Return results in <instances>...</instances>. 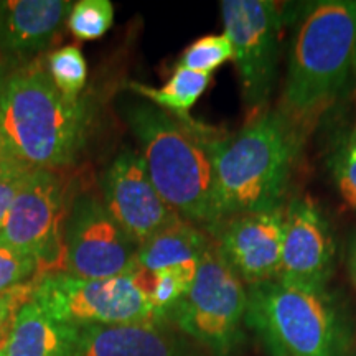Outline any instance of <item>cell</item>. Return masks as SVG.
<instances>
[{"label": "cell", "instance_id": "cell-26", "mask_svg": "<svg viewBox=\"0 0 356 356\" xmlns=\"http://www.w3.org/2000/svg\"><path fill=\"white\" fill-rule=\"evenodd\" d=\"M17 157L12 154L10 147H8L6 137H3L2 129H0V168H3L7 163H10L12 160H15Z\"/></svg>", "mask_w": 356, "mask_h": 356}, {"label": "cell", "instance_id": "cell-20", "mask_svg": "<svg viewBox=\"0 0 356 356\" xmlns=\"http://www.w3.org/2000/svg\"><path fill=\"white\" fill-rule=\"evenodd\" d=\"M114 7L109 0H79L68 15V29L78 40H97L109 32Z\"/></svg>", "mask_w": 356, "mask_h": 356}, {"label": "cell", "instance_id": "cell-14", "mask_svg": "<svg viewBox=\"0 0 356 356\" xmlns=\"http://www.w3.org/2000/svg\"><path fill=\"white\" fill-rule=\"evenodd\" d=\"M73 8L68 0H8L0 6V58L17 66L48 48Z\"/></svg>", "mask_w": 356, "mask_h": 356}, {"label": "cell", "instance_id": "cell-23", "mask_svg": "<svg viewBox=\"0 0 356 356\" xmlns=\"http://www.w3.org/2000/svg\"><path fill=\"white\" fill-rule=\"evenodd\" d=\"M38 266L32 256L0 246V293L37 279Z\"/></svg>", "mask_w": 356, "mask_h": 356}, {"label": "cell", "instance_id": "cell-29", "mask_svg": "<svg viewBox=\"0 0 356 356\" xmlns=\"http://www.w3.org/2000/svg\"><path fill=\"white\" fill-rule=\"evenodd\" d=\"M351 134H353V137L356 139V122H355V127H353V131H351Z\"/></svg>", "mask_w": 356, "mask_h": 356}, {"label": "cell", "instance_id": "cell-12", "mask_svg": "<svg viewBox=\"0 0 356 356\" xmlns=\"http://www.w3.org/2000/svg\"><path fill=\"white\" fill-rule=\"evenodd\" d=\"M337 257V244L327 216L309 197L286 204L282 254L277 280L291 286L327 289Z\"/></svg>", "mask_w": 356, "mask_h": 356}, {"label": "cell", "instance_id": "cell-18", "mask_svg": "<svg viewBox=\"0 0 356 356\" xmlns=\"http://www.w3.org/2000/svg\"><path fill=\"white\" fill-rule=\"evenodd\" d=\"M210 79L211 74L177 66L172 78L162 88L157 89L136 81L127 83V88L181 121H190V109L207 91Z\"/></svg>", "mask_w": 356, "mask_h": 356}, {"label": "cell", "instance_id": "cell-5", "mask_svg": "<svg viewBox=\"0 0 356 356\" xmlns=\"http://www.w3.org/2000/svg\"><path fill=\"white\" fill-rule=\"evenodd\" d=\"M246 325L270 356H348V325L327 289L277 279L249 286Z\"/></svg>", "mask_w": 356, "mask_h": 356}, {"label": "cell", "instance_id": "cell-2", "mask_svg": "<svg viewBox=\"0 0 356 356\" xmlns=\"http://www.w3.org/2000/svg\"><path fill=\"white\" fill-rule=\"evenodd\" d=\"M356 70V2L322 0L293 35L279 111L305 134L343 92Z\"/></svg>", "mask_w": 356, "mask_h": 356}, {"label": "cell", "instance_id": "cell-1", "mask_svg": "<svg viewBox=\"0 0 356 356\" xmlns=\"http://www.w3.org/2000/svg\"><path fill=\"white\" fill-rule=\"evenodd\" d=\"M122 115L160 197L185 221L210 229L215 225V154L225 136L147 102L126 106Z\"/></svg>", "mask_w": 356, "mask_h": 356}, {"label": "cell", "instance_id": "cell-11", "mask_svg": "<svg viewBox=\"0 0 356 356\" xmlns=\"http://www.w3.org/2000/svg\"><path fill=\"white\" fill-rule=\"evenodd\" d=\"M286 204L234 215L207 231L231 269L249 286L275 280L282 254Z\"/></svg>", "mask_w": 356, "mask_h": 356}, {"label": "cell", "instance_id": "cell-3", "mask_svg": "<svg viewBox=\"0 0 356 356\" xmlns=\"http://www.w3.org/2000/svg\"><path fill=\"white\" fill-rule=\"evenodd\" d=\"M304 137L279 108L267 109L238 134L222 137L215 154V225L241 213L284 207Z\"/></svg>", "mask_w": 356, "mask_h": 356}, {"label": "cell", "instance_id": "cell-15", "mask_svg": "<svg viewBox=\"0 0 356 356\" xmlns=\"http://www.w3.org/2000/svg\"><path fill=\"white\" fill-rule=\"evenodd\" d=\"M74 356H198L168 322L79 328Z\"/></svg>", "mask_w": 356, "mask_h": 356}, {"label": "cell", "instance_id": "cell-21", "mask_svg": "<svg viewBox=\"0 0 356 356\" xmlns=\"http://www.w3.org/2000/svg\"><path fill=\"white\" fill-rule=\"evenodd\" d=\"M233 47H231V42L225 33L207 35V37L198 38L197 42L191 43L181 53L177 66L198 71V73L211 74L222 63L233 60Z\"/></svg>", "mask_w": 356, "mask_h": 356}, {"label": "cell", "instance_id": "cell-24", "mask_svg": "<svg viewBox=\"0 0 356 356\" xmlns=\"http://www.w3.org/2000/svg\"><path fill=\"white\" fill-rule=\"evenodd\" d=\"M35 168L26 165L25 162L15 159L6 167L0 168V228L6 222V218L10 211L13 202L19 197Z\"/></svg>", "mask_w": 356, "mask_h": 356}, {"label": "cell", "instance_id": "cell-27", "mask_svg": "<svg viewBox=\"0 0 356 356\" xmlns=\"http://www.w3.org/2000/svg\"><path fill=\"white\" fill-rule=\"evenodd\" d=\"M348 266H350V275L353 279L355 289H356V234L353 236L350 244V252H348Z\"/></svg>", "mask_w": 356, "mask_h": 356}, {"label": "cell", "instance_id": "cell-30", "mask_svg": "<svg viewBox=\"0 0 356 356\" xmlns=\"http://www.w3.org/2000/svg\"><path fill=\"white\" fill-rule=\"evenodd\" d=\"M0 6H2V2H0Z\"/></svg>", "mask_w": 356, "mask_h": 356}, {"label": "cell", "instance_id": "cell-16", "mask_svg": "<svg viewBox=\"0 0 356 356\" xmlns=\"http://www.w3.org/2000/svg\"><path fill=\"white\" fill-rule=\"evenodd\" d=\"M79 328L51 318L30 300L13 318L0 356H74Z\"/></svg>", "mask_w": 356, "mask_h": 356}, {"label": "cell", "instance_id": "cell-19", "mask_svg": "<svg viewBox=\"0 0 356 356\" xmlns=\"http://www.w3.org/2000/svg\"><path fill=\"white\" fill-rule=\"evenodd\" d=\"M48 76L58 91L66 99L78 101L79 95L86 86L88 65L81 48L76 44H66L51 51L44 60Z\"/></svg>", "mask_w": 356, "mask_h": 356}, {"label": "cell", "instance_id": "cell-17", "mask_svg": "<svg viewBox=\"0 0 356 356\" xmlns=\"http://www.w3.org/2000/svg\"><path fill=\"white\" fill-rule=\"evenodd\" d=\"M211 243L207 231L180 218L140 244L136 257L137 267L145 273L198 269Z\"/></svg>", "mask_w": 356, "mask_h": 356}, {"label": "cell", "instance_id": "cell-13", "mask_svg": "<svg viewBox=\"0 0 356 356\" xmlns=\"http://www.w3.org/2000/svg\"><path fill=\"white\" fill-rule=\"evenodd\" d=\"M104 203L119 225L137 244L180 220L160 197L140 152L124 149L102 177Z\"/></svg>", "mask_w": 356, "mask_h": 356}, {"label": "cell", "instance_id": "cell-22", "mask_svg": "<svg viewBox=\"0 0 356 356\" xmlns=\"http://www.w3.org/2000/svg\"><path fill=\"white\" fill-rule=\"evenodd\" d=\"M328 168L340 197L356 211V139L353 134H346L337 142L328 159Z\"/></svg>", "mask_w": 356, "mask_h": 356}, {"label": "cell", "instance_id": "cell-28", "mask_svg": "<svg viewBox=\"0 0 356 356\" xmlns=\"http://www.w3.org/2000/svg\"><path fill=\"white\" fill-rule=\"evenodd\" d=\"M7 78H8L7 65H6V61L0 58V96H2V91H3V86H6Z\"/></svg>", "mask_w": 356, "mask_h": 356}, {"label": "cell", "instance_id": "cell-7", "mask_svg": "<svg viewBox=\"0 0 356 356\" xmlns=\"http://www.w3.org/2000/svg\"><path fill=\"white\" fill-rule=\"evenodd\" d=\"M32 300L51 318L76 328L163 322L147 299L137 270L109 279L48 274L37 280Z\"/></svg>", "mask_w": 356, "mask_h": 356}, {"label": "cell", "instance_id": "cell-8", "mask_svg": "<svg viewBox=\"0 0 356 356\" xmlns=\"http://www.w3.org/2000/svg\"><path fill=\"white\" fill-rule=\"evenodd\" d=\"M225 35L241 81L249 121L266 113L277 79L282 10L270 0H222Z\"/></svg>", "mask_w": 356, "mask_h": 356}, {"label": "cell", "instance_id": "cell-4", "mask_svg": "<svg viewBox=\"0 0 356 356\" xmlns=\"http://www.w3.org/2000/svg\"><path fill=\"white\" fill-rule=\"evenodd\" d=\"M89 124L84 101L55 88L44 60L17 66L0 96V129L12 154L26 165L51 170L71 165L81 152Z\"/></svg>", "mask_w": 356, "mask_h": 356}, {"label": "cell", "instance_id": "cell-9", "mask_svg": "<svg viewBox=\"0 0 356 356\" xmlns=\"http://www.w3.org/2000/svg\"><path fill=\"white\" fill-rule=\"evenodd\" d=\"M65 186L58 173L35 168L0 228V246L37 261V279L65 273Z\"/></svg>", "mask_w": 356, "mask_h": 356}, {"label": "cell", "instance_id": "cell-6", "mask_svg": "<svg viewBox=\"0 0 356 356\" xmlns=\"http://www.w3.org/2000/svg\"><path fill=\"white\" fill-rule=\"evenodd\" d=\"M246 310V284L211 243L200 262L193 284L167 315V322L198 341L213 356H236L244 343Z\"/></svg>", "mask_w": 356, "mask_h": 356}, {"label": "cell", "instance_id": "cell-10", "mask_svg": "<svg viewBox=\"0 0 356 356\" xmlns=\"http://www.w3.org/2000/svg\"><path fill=\"white\" fill-rule=\"evenodd\" d=\"M139 244L126 233L96 195L71 202L65 218V274L109 279L137 270Z\"/></svg>", "mask_w": 356, "mask_h": 356}, {"label": "cell", "instance_id": "cell-25", "mask_svg": "<svg viewBox=\"0 0 356 356\" xmlns=\"http://www.w3.org/2000/svg\"><path fill=\"white\" fill-rule=\"evenodd\" d=\"M37 280L38 279H32L29 282L20 284V286L12 287L0 293V346L6 341L8 332H10L17 312L33 299Z\"/></svg>", "mask_w": 356, "mask_h": 356}]
</instances>
